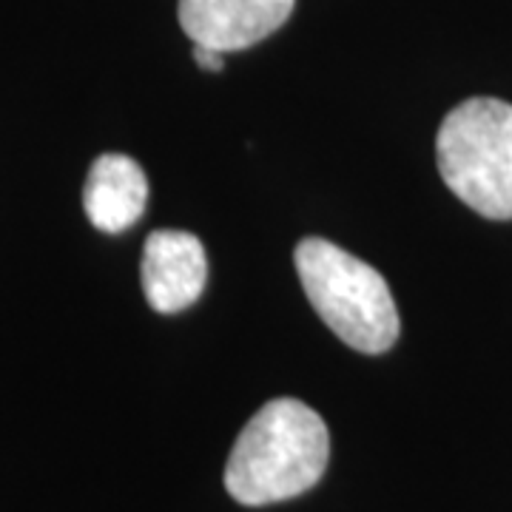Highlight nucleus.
<instances>
[{"label":"nucleus","instance_id":"nucleus-1","mask_svg":"<svg viewBox=\"0 0 512 512\" xmlns=\"http://www.w3.org/2000/svg\"><path fill=\"white\" fill-rule=\"evenodd\" d=\"M328 427L299 399H274L242 427L225 467V490L245 507L308 493L325 476Z\"/></svg>","mask_w":512,"mask_h":512},{"label":"nucleus","instance_id":"nucleus-2","mask_svg":"<svg viewBox=\"0 0 512 512\" xmlns=\"http://www.w3.org/2000/svg\"><path fill=\"white\" fill-rule=\"evenodd\" d=\"M296 274L313 311L348 348L384 353L399 339V311L382 274L328 239L296 245Z\"/></svg>","mask_w":512,"mask_h":512},{"label":"nucleus","instance_id":"nucleus-3","mask_svg":"<svg viewBox=\"0 0 512 512\" xmlns=\"http://www.w3.org/2000/svg\"><path fill=\"white\" fill-rule=\"evenodd\" d=\"M441 180L487 220H512V106L470 97L444 117L436 137Z\"/></svg>","mask_w":512,"mask_h":512},{"label":"nucleus","instance_id":"nucleus-4","mask_svg":"<svg viewBox=\"0 0 512 512\" xmlns=\"http://www.w3.org/2000/svg\"><path fill=\"white\" fill-rule=\"evenodd\" d=\"M293 3L296 0H180V26L194 43L228 55L282 29Z\"/></svg>","mask_w":512,"mask_h":512},{"label":"nucleus","instance_id":"nucleus-5","mask_svg":"<svg viewBox=\"0 0 512 512\" xmlns=\"http://www.w3.org/2000/svg\"><path fill=\"white\" fill-rule=\"evenodd\" d=\"M208 282V256L188 231H154L143 248V291L157 313L191 308Z\"/></svg>","mask_w":512,"mask_h":512},{"label":"nucleus","instance_id":"nucleus-6","mask_svg":"<svg viewBox=\"0 0 512 512\" xmlns=\"http://www.w3.org/2000/svg\"><path fill=\"white\" fill-rule=\"evenodd\" d=\"M148 180L137 160L126 154H103L89 168L83 188L86 217L103 234H123L143 217Z\"/></svg>","mask_w":512,"mask_h":512},{"label":"nucleus","instance_id":"nucleus-7","mask_svg":"<svg viewBox=\"0 0 512 512\" xmlns=\"http://www.w3.org/2000/svg\"><path fill=\"white\" fill-rule=\"evenodd\" d=\"M222 57H225V52H220V49H211V46L194 43V60H197V66L205 69V72H220Z\"/></svg>","mask_w":512,"mask_h":512}]
</instances>
